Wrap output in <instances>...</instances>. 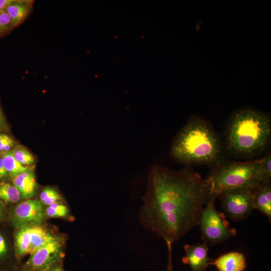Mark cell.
<instances>
[{"instance_id":"5b68a950","label":"cell","mask_w":271,"mask_h":271,"mask_svg":"<svg viewBox=\"0 0 271 271\" xmlns=\"http://www.w3.org/2000/svg\"><path fill=\"white\" fill-rule=\"evenodd\" d=\"M217 197L210 194L199 219L203 242L209 245L226 240L236 234V229L231 227L223 214L216 209Z\"/></svg>"},{"instance_id":"52a82bcc","label":"cell","mask_w":271,"mask_h":271,"mask_svg":"<svg viewBox=\"0 0 271 271\" xmlns=\"http://www.w3.org/2000/svg\"><path fill=\"white\" fill-rule=\"evenodd\" d=\"M61 244L55 238L30 255L19 271H47L60 261Z\"/></svg>"},{"instance_id":"cb8c5ba5","label":"cell","mask_w":271,"mask_h":271,"mask_svg":"<svg viewBox=\"0 0 271 271\" xmlns=\"http://www.w3.org/2000/svg\"><path fill=\"white\" fill-rule=\"evenodd\" d=\"M8 252L7 244L3 236L0 234V260L6 257Z\"/></svg>"},{"instance_id":"44dd1931","label":"cell","mask_w":271,"mask_h":271,"mask_svg":"<svg viewBox=\"0 0 271 271\" xmlns=\"http://www.w3.org/2000/svg\"><path fill=\"white\" fill-rule=\"evenodd\" d=\"M260 160V170L262 182H270L271 180V155L267 153Z\"/></svg>"},{"instance_id":"30bf717a","label":"cell","mask_w":271,"mask_h":271,"mask_svg":"<svg viewBox=\"0 0 271 271\" xmlns=\"http://www.w3.org/2000/svg\"><path fill=\"white\" fill-rule=\"evenodd\" d=\"M252 205L271 220L270 182H261L253 188Z\"/></svg>"},{"instance_id":"7c38bea8","label":"cell","mask_w":271,"mask_h":271,"mask_svg":"<svg viewBox=\"0 0 271 271\" xmlns=\"http://www.w3.org/2000/svg\"><path fill=\"white\" fill-rule=\"evenodd\" d=\"M13 179L14 185L19 190L22 199L30 198L35 194L37 185L33 170L29 169Z\"/></svg>"},{"instance_id":"4dcf8cb0","label":"cell","mask_w":271,"mask_h":271,"mask_svg":"<svg viewBox=\"0 0 271 271\" xmlns=\"http://www.w3.org/2000/svg\"><path fill=\"white\" fill-rule=\"evenodd\" d=\"M0 271H7V270L3 269V268H0Z\"/></svg>"},{"instance_id":"6da1fadb","label":"cell","mask_w":271,"mask_h":271,"mask_svg":"<svg viewBox=\"0 0 271 271\" xmlns=\"http://www.w3.org/2000/svg\"><path fill=\"white\" fill-rule=\"evenodd\" d=\"M209 195L206 181L191 166L174 171L153 166L143 197L140 221L173 243L199 225Z\"/></svg>"},{"instance_id":"8fae6325","label":"cell","mask_w":271,"mask_h":271,"mask_svg":"<svg viewBox=\"0 0 271 271\" xmlns=\"http://www.w3.org/2000/svg\"><path fill=\"white\" fill-rule=\"evenodd\" d=\"M210 264L214 265L218 271H244L246 267L244 255L237 251L229 252L211 260Z\"/></svg>"},{"instance_id":"8992f818","label":"cell","mask_w":271,"mask_h":271,"mask_svg":"<svg viewBox=\"0 0 271 271\" xmlns=\"http://www.w3.org/2000/svg\"><path fill=\"white\" fill-rule=\"evenodd\" d=\"M253 188H239L222 191L217 196L226 214L234 221L247 217L254 209Z\"/></svg>"},{"instance_id":"7a4b0ae2","label":"cell","mask_w":271,"mask_h":271,"mask_svg":"<svg viewBox=\"0 0 271 271\" xmlns=\"http://www.w3.org/2000/svg\"><path fill=\"white\" fill-rule=\"evenodd\" d=\"M222 153L220 140L210 124L193 115L173 139L170 155L186 166L214 167L221 162Z\"/></svg>"},{"instance_id":"7402d4cb","label":"cell","mask_w":271,"mask_h":271,"mask_svg":"<svg viewBox=\"0 0 271 271\" xmlns=\"http://www.w3.org/2000/svg\"><path fill=\"white\" fill-rule=\"evenodd\" d=\"M14 28L12 19L5 12H0V36H2Z\"/></svg>"},{"instance_id":"ac0fdd59","label":"cell","mask_w":271,"mask_h":271,"mask_svg":"<svg viewBox=\"0 0 271 271\" xmlns=\"http://www.w3.org/2000/svg\"><path fill=\"white\" fill-rule=\"evenodd\" d=\"M15 159L22 165H31L35 163L33 155L25 148L17 147L12 151Z\"/></svg>"},{"instance_id":"83f0119b","label":"cell","mask_w":271,"mask_h":271,"mask_svg":"<svg viewBox=\"0 0 271 271\" xmlns=\"http://www.w3.org/2000/svg\"><path fill=\"white\" fill-rule=\"evenodd\" d=\"M47 271H63L59 261L55 263Z\"/></svg>"},{"instance_id":"5bb4252c","label":"cell","mask_w":271,"mask_h":271,"mask_svg":"<svg viewBox=\"0 0 271 271\" xmlns=\"http://www.w3.org/2000/svg\"><path fill=\"white\" fill-rule=\"evenodd\" d=\"M30 233L29 254L30 255L54 238L44 228L37 225H30Z\"/></svg>"},{"instance_id":"ba28073f","label":"cell","mask_w":271,"mask_h":271,"mask_svg":"<svg viewBox=\"0 0 271 271\" xmlns=\"http://www.w3.org/2000/svg\"><path fill=\"white\" fill-rule=\"evenodd\" d=\"M45 214L40 200L29 199L20 203L15 209L13 221L15 225L23 227L43 221Z\"/></svg>"},{"instance_id":"9c48e42d","label":"cell","mask_w":271,"mask_h":271,"mask_svg":"<svg viewBox=\"0 0 271 271\" xmlns=\"http://www.w3.org/2000/svg\"><path fill=\"white\" fill-rule=\"evenodd\" d=\"M206 243L184 246L185 256L182 258L184 264H189L192 271H204L210 265L208 246Z\"/></svg>"},{"instance_id":"4fadbf2b","label":"cell","mask_w":271,"mask_h":271,"mask_svg":"<svg viewBox=\"0 0 271 271\" xmlns=\"http://www.w3.org/2000/svg\"><path fill=\"white\" fill-rule=\"evenodd\" d=\"M33 1L14 0L5 10L11 17L14 28L22 24L32 11Z\"/></svg>"},{"instance_id":"603a6c76","label":"cell","mask_w":271,"mask_h":271,"mask_svg":"<svg viewBox=\"0 0 271 271\" xmlns=\"http://www.w3.org/2000/svg\"><path fill=\"white\" fill-rule=\"evenodd\" d=\"M168 251V260L166 271H173L172 264V244L173 243L169 240L165 241Z\"/></svg>"},{"instance_id":"4316f807","label":"cell","mask_w":271,"mask_h":271,"mask_svg":"<svg viewBox=\"0 0 271 271\" xmlns=\"http://www.w3.org/2000/svg\"><path fill=\"white\" fill-rule=\"evenodd\" d=\"M14 1V0H0V12L5 10Z\"/></svg>"},{"instance_id":"277c9868","label":"cell","mask_w":271,"mask_h":271,"mask_svg":"<svg viewBox=\"0 0 271 271\" xmlns=\"http://www.w3.org/2000/svg\"><path fill=\"white\" fill-rule=\"evenodd\" d=\"M209 193L216 196L223 191L254 188L262 182L260 160L220 163L213 167L205 179Z\"/></svg>"},{"instance_id":"ffe728a7","label":"cell","mask_w":271,"mask_h":271,"mask_svg":"<svg viewBox=\"0 0 271 271\" xmlns=\"http://www.w3.org/2000/svg\"><path fill=\"white\" fill-rule=\"evenodd\" d=\"M46 213L50 217H64L68 215L69 212L66 206L57 202L48 206Z\"/></svg>"},{"instance_id":"f1b7e54d","label":"cell","mask_w":271,"mask_h":271,"mask_svg":"<svg viewBox=\"0 0 271 271\" xmlns=\"http://www.w3.org/2000/svg\"><path fill=\"white\" fill-rule=\"evenodd\" d=\"M4 124V118L2 110L0 108V128H2Z\"/></svg>"},{"instance_id":"d6986e66","label":"cell","mask_w":271,"mask_h":271,"mask_svg":"<svg viewBox=\"0 0 271 271\" xmlns=\"http://www.w3.org/2000/svg\"><path fill=\"white\" fill-rule=\"evenodd\" d=\"M40 199L43 204L49 206L61 200L62 198L55 189L50 187H47L41 192Z\"/></svg>"},{"instance_id":"484cf974","label":"cell","mask_w":271,"mask_h":271,"mask_svg":"<svg viewBox=\"0 0 271 271\" xmlns=\"http://www.w3.org/2000/svg\"><path fill=\"white\" fill-rule=\"evenodd\" d=\"M9 175V173L5 169L2 159L0 158V179L7 177Z\"/></svg>"},{"instance_id":"9a60e30c","label":"cell","mask_w":271,"mask_h":271,"mask_svg":"<svg viewBox=\"0 0 271 271\" xmlns=\"http://www.w3.org/2000/svg\"><path fill=\"white\" fill-rule=\"evenodd\" d=\"M30 244V225H26L23 226L16 235V250L17 256L22 257L29 254Z\"/></svg>"},{"instance_id":"e0dca14e","label":"cell","mask_w":271,"mask_h":271,"mask_svg":"<svg viewBox=\"0 0 271 271\" xmlns=\"http://www.w3.org/2000/svg\"><path fill=\"white\" fill-rule=\"evenodd\" d=\"M21 194L17 188L8 183L0 184V199L8 203H15L21 198Z\"/></svg>"},{"instance_id":"2e32d148","label":"cell","mask_w":271,"mask_h":271,"mask_svg":"<svg viewBox=\"0 0 271 271\" xmlns=\"http://www.w3.org/2000/svg\"><path fill=\"white\" fill-rule=\"evenodd\" d=\"M1 158L5 169L13 178L29 169L15 159L12 151L3 152Z\"/></svg>"},{"instance_id":"d4e9b609","label":"cell","mask_w":271,"mask_h":271,"mask_svg":"<svg viewBox=\"0 0 271 271\" xmlns=\"http://www.w3.org/2000/svg\"><path fill=\"white\" fill-rule=\"evenodd\" d=\"M11 139V138L8 134L5 133L0 134V152L2 151L5 144Z\"/></svg>"},{"instance_id":"3957f363","label":"cell","mask_w":271,"mask_h":271,"mask_svg":"<svg viewBox=\"0 0 271 271\" xmlns=\"http://www.w3.org/2000/svg\"><path fill=\"white\" fill-rule=\"evenodd\" d=\"M271 137L270 119L264 113L243 108L232 116L226 133L227 148L240 155H250L264 150Z\"/></svg>"},{"instance_id":"f546056e","label":"cell","mask_w":271,"mask_h":271,"mask_svg":"<svg viewBox=\"0 0 271 271\" xmlns=\"http://www.w3.org/2000/svg\"><path fill=\"white\" fill-rule=\"evenodd\" d=\"M1 215H2V210H1V206H0V217L1 216Z\"/></svg>"}]
</instances>
